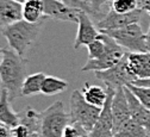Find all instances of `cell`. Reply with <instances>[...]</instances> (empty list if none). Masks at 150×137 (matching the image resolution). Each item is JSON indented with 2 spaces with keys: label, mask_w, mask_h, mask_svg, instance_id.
Instances as JSON below:
<instances>
[{
  "label": "cell",
  "mask_w": 150,
  "mask_h": 137,
  "mask_svg": "<svg viewBox=\"0 0 150 137\" xmlns=\"http://www.w3.org/2000/svg\"><path fill=\"white\" fill-rule=\"evenodd\" d=\"M62 3H64L66 5L74 7V9H79V10H85L86 12L88 11L87 5L85 3V0H61Z\"/></svg>",
  "instance_id": "cell-28"
},
{
  "label": "cell",
  "mask_w": 150,
  "mask_h": 137,
  "mask_svg": "<svg viewBox=\"0 0 150 137\" xmlns=\"http://www.w3.org/2000/svg\"><path fill=\"white\" fill-rule=\"evenodd\" d=\"M99 32L100 31H98L94 23L92 22L91 14H88L85 10H80L78 16V33L75 37L74 48L79 49L82 45L89 44L98 37Z\"/></svg>",
  "instance_id": "cell-12"
},
{
  "label": "cell",
  "mask_w": 150,
  "mask_h": 137,
  "mask_svg": "<svg viewBox=\"0 0 150 137\" xmlns=\"http://www.w3.org/2000/svg\"><path fill=\"white\" fill-rule=\"evenodd\" d=\"M0 122L5 125H8L10 128L19 123V114L12 110L8 93L4 88H1V92H0Z\"/></svg>",
  "instance_id": "cell-16"
},
{
  "label": "cell",
  "mask_w": 150,
  "mask_h": 137,
  "mask_svg": "<svg viewBox=\"0 0 150 137\" xmlns=\"http://www.w3.org/2000/svg\"><path fill=\"white\" fill-rule=\"evenodd\" d=\"M100 37L105 42V50L98 58H88L86 63L82 66V72H97L104 70L112 66H115L117 62L122 60V57L125 55L126 50L122 48L113 38L108 35L100 32Z\"/></svg>",
  "instance_id": "cell-6"
},
{
  "label": "cell",
  "mask_w": 150,
  "mask_h": 137,
  "mask_svg": "<svg viewBox=\"0 0 150 137\" xmlns=\"http://www.w3.org/2000/svg\"><path fill=\"white\" fill-rule=\"evenodd\" d=\"M0 123H1V122H0Z\"/></svg>",
  "instance_id": "cell-36"
},
{
  "label": "cell",
  "mask_w": 150,
  "mask_h": 137,
  "mask_svg": "<svg viewBox=\"0 0 150 137\" xmlns=\"http://www.w3.org/2000/svg\"><path fill=\"white\" fill-rule=\"evenodd\" d=\"M111 7L116 12L126 13L139 7V0H111Z\"/></svg>",
  "instance_id": "cell-23"
},
{
  "label": "cell",
  "mask_w": 150,
  "mask_h": 137,
  "mask_svg": "<svg viewBox=\"0 0 150 137\" xmlns=\"http://www.w3.org/2000/svg\"><path fill=\"white\" fill-rule=\"evenodd\" d=\"M16 1H18V3H21V4H24L26 0H16Z\"/></svg>",
  "instance_id": "cell-34"
},
{
  "label": "cell",
  "mask_w": 150,
  "mask_h": 137,
  "mask_svg": "<svg viewBox=\"0 0 150 137\" xmlns=\"http://www.w3.org/2000/svg\"><path fill=\"white\" fill-rule=\"evenodd\" d=\"M69 123V113L66 112L63 103L57 100L40 112V135L42 137H62V132Z\"/></svg>",
  "instance_id": "cell-3"
},
{
  "label": "cell",
  "mask_w": 150,
  "mask_h": 137,
  "mask_svg": "<svg viewBox=\"0 0 150 137\" xmlns=\"http://www.w3.org/2000/svg\"><path fill=\"white\" fill-rule=\"evenodd\" d=\"M43 24L44 19L37 23H29L24 19H21L0 30L3 36L6 38L8 47L21 56H24L29 48L36 42L37 37L40 36Z\"/></svg>",
  "instance_id": "cell-2"
},
{
  "label": "cell",
  "mask_w": 150,
  "mask_h": 137,
  "mask_svg": "<svg viewBox=\"0 0 150 137\" xmlns=\"http://www.w3.org/2000/svg\"><path fill=\"white\" fill-rule=\"evenodd\" d=\"M69 104H70V111H69L70 122H76L81 126H83L87 131H91L98 119L101 107L87 103L81 91L79 89L73 91Z\"/></svg>",
  "instance_id": "cell-5"
},
{
  "label": "cell",
  "mask_w": 150,
  "mask_h": 137,
  "mask_svg": "<svg viewBox=\"0 0 150 137\" xmlns=\"http://www.w3.org/2000/svg\"><path fill=\"white\" fill-rule=\"evenodd\" d=\"M30 137H42V136H41L38 132H32V133L30 135Z\"/></svg>",
  "instance_id": "cell-32"
},
{
  "label": "cell",
  "mask_w": 150,
  "mask_h": 137,
  "mask_svg": "<svg viewBox=\"0 0 150 137\" xmlns=\"http://www.w3.org/2000/svg\"><path fill=\"white\" fill-rule=\"evenodd\" d=\"M28 61L12 48H3L0 61V85L8 93L10 102L22 97V85L28 75Z\"/></svg>",
  "instance_id": "cell-1"
},
{
  "label": "cell",
  "mask_w": 150,
  "mask_h": 137,
  "mask_svg": "<svg viewBox=\"0 0 150 137\" xmlns=\"http://www.w3.org/2000/svg\"><path fill=\"white\" fill-rule=\"evenodd\" d=\"M125 86L138 98V100L146 109L150 110V87L138 86V85H135V84H127Z\"/></svg>",
  "instance_id": "cell-24"
},
{
  "label": "cell",
  "mask_w": 150,
  "mask_h": 137,
  "mask_svg": "<svg viewBox=\"0 0 150 137\" xmlns=\"http://www.w3.org/2000/svg\"><path fill=\"white\" fill-rule=\"evenodd\" d=\"M111 137H150V130L130 118L117 132Z\"/></svg>",
  "instance_id": "cell-19"
},
{
  "label": "cell",
  "mask_w": 150,
  "mask_h": 137,
  "mask_svg": "<svg viewBox=\"0 0 150 137\" xmlns=\"http://www.w3.org/2000/svg\"><path fill=\"white\" fill-rule=\"evenodd\" d=\"M143 12L144 10L142 7H138L134 11L126 12V13H119V12H116L115 10L110 9L108 12L104 14L98 21L97 28L99 29V31L115 30V29H120L134 23H139Z\"/></svg>",
  "instance_id": "cell-8"
},
{
  "label": "cell",
  "mask_w": 150,
  "mask_h": 137,
  "mask_svg": "<svg viewBox=\"0 0 150 137\" xmlns=\"http://www.w3.org/2000/svg\"><path fill=\"white\" fill-rule=\"evenodd\" d=\"M85 3L87 5V13L91 14V17H94L100 19L104 13L101 12V7L106 4H110L111 0H85Z\"/></svg>",
  "instance_id": "cell-25"
},
{
  "label": "cell",
  "mask_w": 150,
  "mask_h": 137,
  "mask_svg": "<svg viewBox=\"0 0 150 137\" xmlns=\"http://www.w3.org/2000/svg\"><path fill=\"white\" fill-rule=\"evenodd\" d=\"M44 77H45L44 73H35L31 75H26L22 85V97H30L37 93H41L42 82Z\"/></svg>",
  "instance_id": "cell-21"
},
{
  "label": "cell",
  "mask_w": 150,
  "mask_h": 137,
  "mask_svg": "<svg viewBox=\"0 0 150 137\" xmlns=\"http://www.w3.org/2000/svg\"><path fill=\"white\" fill-rule=\"evenodd\" d=\"M131 84H135L138 86H144V87H150V77H145V79H136L134 82Z\"/></svg>",
  "instance_id": "cell-30"
},
{
  "label": "cell",
  "mask_w": 150,
  "mask_h": 137,
  "mask_svg": "<svg viewBox=\"0 0 150 137\" xmlns=\"http://www.w3.org/2000/svg\"><path fill=\"white\" fill-rule=\"evenodd\" d=\"M43 0H26L23 4V19L29 23H37L45 19Z\"/></svg>",
  "instance_id": "cell-17"
},
{
  "label": "cell",
  "mask_w": 150,
  "mask_h": 137,
  "mask_svg": "<svg viewBox=\"0 0 150 137\" xmlns=\"http://www.w3.org/2000/svg\"><path fill=\"white\" fill-rule=\"evenodd\" d=\"M111 112H112V119H113V133L117 132L130 118V110L127 99L124 92V86L117 87L115 89L113 99L111 103Z\"/></svg>",
  "instance_id": "cell-11"
},
{
  "label": "cell",
  "mask_w": 150,
  "mask_h": 137,
  "mask_svg": "<svg viewBox=\"0 0 150 137\" xmlns=\"http://www.w3.org/2000/svg\"><path fill=\"white\" fill-rule=\"evenodd\" d=\"M3 58V48H0V61H1Z\"/></svg>",
  "instance_id": "cell-33"
},
{
  "label": "cell",
  "mask_w": 150,
  "mask_h": 137,
  "mask_svg": "<svg viewBox=\"0 0 150 137\" xmlns=\"http://www.w3.org/2000/svg\"><path fill=\"white\" fill-rule=\"evenodd\" d=\"M100 32H104L110 37H112L126 51L130 53L148 51L145 43V33L143 32L139 23H134L115 30H104Z\"/></svg>",
  "instance_id": "cell-4"
},
{
  "label": "cell",
  "mask_w": 150,
  "mask_h": 137,
  "mask_svg": "<svg viewBox=\"0 0 150 137\" xmlns=\"http://www.w3.org/2000/svg\"><path fill=\"white\" fill-rule=\"evenodd\" d=\"M115 88L106 86V99L99 113V117L89 131V137H111L113 135V119L111 112V103L113 99Z\"/></svg>",
  "instance_id": "cell-9"
},
{
  "label": "cell",
  "mask_w": 150,
  "mask_h": 137,
  "mask_svg": "<svg viewBox=\"0 0 150 137\" xmlns=\"http://www.w3.org/2000/svg\"><path fill=\"white\" fill-rule=\"evenodd\" d=\"M10 133H11V128L8 125L0 123V137H10Z\"/></svg>",
  "instance_id": "cell-29"
},
{
  "label": "cell",
  "mask_w": 150,
  "mask_h": 137,
  "mask_svg": "<svg viewBox=\"0 0 150 137\" xmlns=\"http://www.w3.org/2000/svg\"><path fill=\"white\" fill-rule=\"evenodd\" d=\"M81 93L87 103L98 107H103L106 99V88L97 85H89L88 82H86L81 89Z\"/></svg>",
  "instance_id": "cell-18"
},
{
  "label": "cell",
  "mask_w": 150,
  "mask_h": 137,
  "mask_svg": "<svg viewBox=\"0 0 150 137\" xmlns=\"http://www.w3.org/2000/svg\"><path fill=\"white\" fill-rule=\"evenodd\" d=\"M124 92L127 99L130 117L138 124L143 125L148 130H150V110L146 109L139 100L138 98L131 92L126 86H124Z\"/></svg>",
  "instance_id": "cell-13"
},
{
  "label": "cell",
  "mask_w": 150,
  "mask_h": 137,
  "mask_svg": "<svg viewBox=\"0 0 150 137\" xmlns=\"http://www.w3.org/2000/svg\"><path fill=\"white\" fill-rule=\"evenodd\" d=\"M86 47H87V50H88V58H98L105 50V42L100 37V32H99V35H98V37L96 38V40L92 41Z\"/></svg>",
  "instance_id": "cell-26"
},
{
  "label": "cell",
  "mask_w": 150,
  "mask_h": 137,
  "mask_svg": "<svg viewBox=\"0 0 150 137\" xmlns=\"http://www.w3.org/2000/svg\"><path fill=\"white\" fill-rule=\"evenodd\" d=\"M127 51L122 57V60L117 62L115 66H112L104 70H97L96 77L101 80L106 86H110L112 88H117L120 86H125L127 84L134 82L137 77L134 75V73L130 70L127 66Z\"/></svg>",
  "instance_id": "cell-7"
},
{
  "label": "cell",
  "mask_w": 150,
  "mask_h": 137,
  "mask_svg": "<svg viewBox=\"0 0 150 137\" xmlns=\"http://www.w3.org/2000/svg\"><path fill=\"white\" fill-rule=\"evenodd\" d=\"M141 7H142L145 12H148V13H149V16H150V0H145V1L141 5Z\"/></svg>",
  "instance_id": "cell-31"
},
{
  "label": "cell",
  "mask_w": 150,
  "mask_h": 137,
  "mask_svg": "<svg viewBox=\"0 0 150 137\" xmlns=\"http://www.w3.org/2000/svg\"><path fill=\"white\" fill-rule=\"evenodd\" d=\"M23 19V4L16 0H0V29Z\"/></svg>",
  "instance_id": "cell-15"
},
{
  "label": "cell",
  "mask_w": 150,
  "mask_h": 137,
  "mask_svg": "<svg viewBox=\"0 0 150 137\" xmlns=\"http://www.w3.org/2000/svg\"><path fill=\"white\" fill-rule=\"evenodd\" d=\"M18 114H19V123L28 125L32 132L40 133V112L32 107H28Z\"/></svg>",
  "instance_id": "cell-22"
},
{
  "label": "cell",
  "mask_w": 150,
  "mask_h": 137,
  "mask_svg": "<svg viewBox=\"0 0 150 137\" xmlns=\"http://www.w3.org/2000/svg\"><path fill=\"white\" fill-rule=\"evenodd\" d=\"M144 1H145V0H139V7H141V5H142Z\"/></svg>",
  "instance_id": "cell-35"
},
{
  "label": "cell",
  "mask_w": 150,
  "mask_h": 137,
  "mask_svg": "<svg viewBox=\"0 0 150 137\" xmlns=\"http://www.w3.org/2000/svg\"><path fill=\"white\" fill-rule=\"evenodd\" d=\"M68 81L62 80L60 77H55V76H47L44 77V80L42 82V88L41 93L48 97L55 95V94H60L64 92L68 88Z\"/></svg>",
  "instance_id": "cell-20"
},
{
  "label": "cell",
  "mask_w": 150,
  "mask_h": 137,
  "mask_svg": "<svg viewBox=\"0 0 150 137\" xmlns=\"http://www.w3.org/2000/svg\"><path fill=\"white\" fill-rule=\"evenodd\" d=\"M32 131L29 129L28 125L23 123H18L17 125L11 128V133L10 137H30Z\"/></svg>",
  "instance_id": "cell-27"
},
{
  "label": "cell",
  "mask_w": 150,
  "mask_h": 137,
  "mask_svg": "<svg viewBox=\"0 0 150 137\" xmlns=\"http://www.w3.org/2000/svg\"><path fill=\"white\" fill-rule=\"evenodd\" d=\"M44 4V14L47 18L56 22H70L78 23L79 9H74L61 0H43Z\"/></svg>",
  "instance_id": "cell-10"
},
{
  "label": "cell",
  "mask_w": 150,
  "mask_h": 137,
  "mask_svg": "<svg viewBox=\"0 0 150 137\" xmlns=\"http://www.w3.org/2000/svg\"><path fill=\"white\" fill-rule=\"evenodd\" d=\"M127 66L137 79L150 77V53H130L127 51Z\"/></svg>",
  "instance_id": "cell-14"
}]
</instances>
